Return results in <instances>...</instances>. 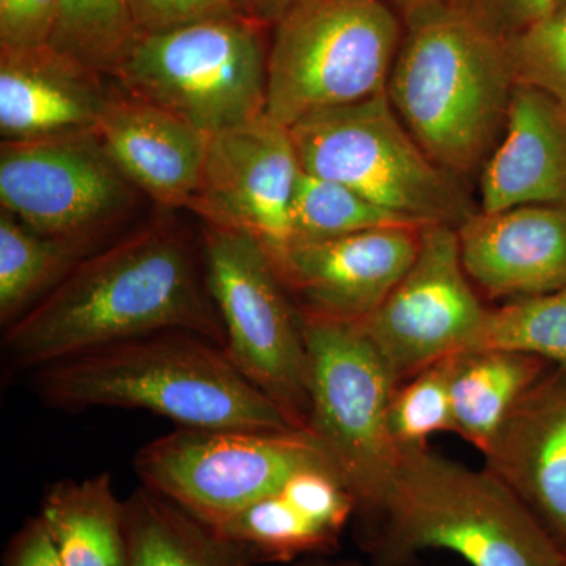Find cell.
<instances>
[{
	"instance_id": "1",
	"label": "cell",
	"mask_w": 566,
	"mask_h": 566,
	"mask_svg": "<svg viewBox=\"0 0 566 566\" xmlns=\"http://www.w3.org/2000/svg\"><path fill=\"white\" fill-rule=\"evenodd\" d=\"M3 331V367L31 374L77 354L164 331H186L226 348L202 249L169 219L93 252Z\"/></svg>"
},
{
	"instance_id": "2",
	"label": "cell",
	"mask_w": 566,
	"mask_h": 566,
	"mask_svg": "<svg viewBox=\"0 0 566 566\" xmlns=\"http://www.w3.org/2000/svg\"><path fill=\"white\" fill-rule=\"evenodd\" d=\"M43 405L65 412L142 409L191 430L283 431L290 417L222 346L186 331L140 335L32 371Z\"/></svg>"
},
{
	"instance_id": "3",
	"label": "cell",
	"mask_w": 566,
	"mask_h": 566,
	"mask_svg": "<svg viewBox=\"0 0 566 566\" xmlns=\"http://www.w3.org/2000/svg\"><path fill=\"white\" fill-rule=\"evenodd\" d=\"M406 18L387 96L424 153L464 181L504 136L516 87L509 44L450 0Z\"/></svg>"
},
{
	"instance_id": "4",
	"label": "cell",
	"mask_w": 566,
	"mask_h": 566,
	"mask_svg": "<svg viewBox=\"0 0 566 566\" xmlns=\"http://www.w3.org/2000/svg\"><path fill=\"white\" fill-rule=\"evenodd\" d=\"M356 523L374 566H412L430 549L471 566H557L565 556L497 476L428 446L401 452L381 504Z\"/></svg>"
},
{
	"instance_id": "5",
	"label": "cell",
	"mask_w": 566,
	"mask_h": 566,
	"mask_svg": "<svg viewBox=\"0 0 566 566\" xmlns=\"http://www.w3.org/2000/svg\"><path fill=\"white\" fill-rule=\"evenodd\" d=\"M274 28L266 115L286 128L387 92L401 28L385 0H304Z\"/></svg>"
},
{
	"instance_id": "6",
	"label": "cell",
	"mask_w": 566,
	"mask_h": 566,
	"mask_svg": "<svg viewBox=\"0 0 566 566\" xmlns=\"http://www.w3.org/2000/svg\"><path fill=\"white\" fill-rule=\"evenodd\" d=\"M301 167L420 226L460 229L480 208L464 181L424 153L386 93L318 112L290 128Z\"/></svg>"
},
{
	"instance_id": "7",
	"label": "cell",
	"mask_w": 566,
	"mask_h": 566,
	"mask_svg": "<svg viewBox=\"0 0 566 566\" xmlns=\"http://www.w3.org/2000/svg\"><path fill=\"white\" fill-rule=\"evenodd\" d=\"M308 354L307 430L356 501L354 520L381 504L401 452L387 428L398 381L357 323L301 314Z\"/></svg>"
},
{
	"instance_id": "8",
	"label": "cell",
	"mask_w": 566,
	"mask_h": 566,
	"mask_svg": "<svg viewBox=\"0 0 566 566\" xmlns=\"http://www.w3.org/2000/svg\"><path fill=\"white\" fill-rule=\"evenodd\" d=\"M112 77L207 136L226 132L266 114L262 25L238 17L140 33Z\"/></svg>"
},
{
	"instance_id": "9",
	"label": "cell",
	"mask_w": 566,
	"mask_h": 566,
	"mask_svg": "<svg viewBox=\"0 0 566 566\" xmlns=\"http://www.w3.org/2000/svg\"><path fill=\"white\" fill-rule=\"evenodd\" d=\"M208 292L237 370L297 428H307L308 354L300 308L251 234L205 223Z\"/></svg>"
},
{
	"instance_id": "10",
	"label": "cell",
	"mask_w": 566,
	"mask_h": 566,
	"mask_svg": "<svg viewBox=\"0 0 566 566\" xmlns=\"http://www.w3.org/2000/svg\"><path fill=\"white\" fill-rule=\"evenodd\" d=\"M133 465L142 486L164 495L210 527L221 526L275 493L304 469H335L307 428H177L142 447Z\"/></svg>"
},
{
	"instance_id": "11",
	"label": "cell",
	"mask_w": 566,
	"mask_h": 566,
	"mask_svg": "<svg viewBox=\"0 0 566 566\" xmlns=\"http://www.w3.org/2000/svg\"><path fill=\"white\" fill-rule=\"evenodd\" d=\"M139 193L95 129L0 147L2 210L35 232L104 241Z\"/></svg>"
},
{
	"instance_id": "12",
	"label": "cell",
	"mask_w": 566,
	"mask_h": 566,
	"mask_svg": "<svg viewBox=\"0 0 566 566\" xmlns=\"http://www.w3.org/2000/svg\"><path fill=\"white\" fill-rule=\"evenodd\" d=\"M488 314L465 274L457 229L427 226L408 273L357 324L401 385L430 365L480 348Z\"/></svg>"
},
{
	"instance_id": "13",
	"label": "cell",
	"mask_w": 566,
	"mask_h": 566,
	"mask_svg": "<svg viewBox=\"0 0 566 566\" xmlns=\"http://www.w3.org/2000/svg\"><path fill=\"white\" fill-rule=\"evenodd\" d=\"M301 172L290 128L260 115L208 136L202 182L189 210L208 226L251 234L277 255L293 240Z\"/></svg>"
},
{
	"instance_id": "14",
	"label": "cell",
	"mask_w": 566,
	"mask_h": 566,
	"mask_svg": "<svg viewBox=\"0 0 566 566\" xmlns=\"http://www.w3.org/2000/svg\"><path fill=\"white\" fill-rule=\"evenodd\" d=\"M424 227H386L323 240H292L271 256L301 314L360 323L416 262Z\"/></svg>"
},
{
	"instance_id": "15",
	"label": "cell",
	"mask_w": 566,
	"mask_h": 566,
	"mask_svg": "<svg viewBox=\"0 0 566 566\" xmlns=\"http://www.w3.org/2000/svg\"><path fill=\"white\" fill-rule=\"evenodd\" d=\"M483 457L566 554V364L528 387Z\"/></svg>"
},
{
	"instance_id": "16",
	"label": "cell",
	"mask_w": 566,
	"mask_h": 566,
	"mask_svg": "<svg viewBox=\"0 0 566 566\" xmlns=\"http://www.w3.org/2000/svg\"><path fill=\"white\" fill-rule=\"evenodd\" d=\"M457 232L465 274L493 300L566 285V205L479 210Z\"/></svg>"
},
{
	"instance_id": "17",
	"label": "cell",
	"mask_w": 566,
	"mask_h": 566,
	"mask_svg": "<svg viewBox=\"0 0 566 566\" xmlns=\"http://www.w3.org/2000/svg\"><path fill=\"white\" fill-rule=\"evenodd\" d=\"M354 515L356 501L340 474L308 468L211 528L243 547L253 564L290 565L334 553Z\"/></svg>"
},
{
	"instance_id": "18",
	"label": "cell",
	"mask_w": 566,
	"mask_h": 566,
	"mask_svg": "<svg viewBox=\"0 0 566 566\" xmlns=\"http://www.w3.org/2000/svg\"><path fill=\"white\" fill-rule=\"evenodd\" d=\"M129 181L164 208H189L202 182L208 136L172 112L112 92L95 126Z\"/></svg>"
},
{
	"instance_id": "19",
	"label": "cell",
	"mask_w": 566,
	"mask_h": 566,
	"mask_svg": "<svg viewBox=\"0 0 566 566\" xmlns=\"http://www.w3.org/2000/svg\"><path fill=\"white\" fill-rule=\"evenodd\" d=\"M103 77L51 44L0 51L2 142L93 132L112 95Z\"/></svg>"
},
{
	"instance_id": "20",
	"label": "cell",
	"mask_w": 566,
	"mask_h": 566,
	"mask_svg": "<svg viewBox=\"0 0 566 566\" xmlns=\"http://www.w3.org/2000/svg\"><path fill=\"white\" fill-rule=\"evenodd\" d=\"M566 205V109L516 84L504 136L480 172V210Z\"/></svg>"
},
{
	"instance_id": "21",
	"label": "cell",
	"mask_w": 566,
	"mask_h": 566,
	"mask_svg": "<svg viewBox=\"0 0 566 566\" xmlns=\"http://www.w3.org/2000/svg\"><path fill=\"white\" fill-rule=\"evenodd\" d=\"M547 360L502 348H476L450 359L455 433L485 455L510 412L547 368Z\"/></svg>"
},
{
	"instance_id": "22",
	"label": "cell",
	"mask_w": 566,
	"mask_h": 566,
	"mask_svg": "<svg viewBox=\"0 0 566 566\" xmlns=\"http://www.w3.org/2000/svg\"><path fill=\"white\" fill-rule=\"evenodd\" d=\"M63 566H128L125 501L109 472L48 488L40 515Z\"/></svg>"
},
{
	"instance_id": "23",
	"label": "cell",
	"mask_w": 566,
	"mask_h": 566,
	"mask_svg": "<svg viewBox=\"0 0 566 566\" xmlns=\"http://www.w3.org/2000/svg\"><path fill=\"white\" fill-rule=\"evenodd\" d=\"M128 566H252L243 547L140 486L125 501Z\"/></svg>"
},
{
	"instance_id": "24",
	"label": "cell",
	"mask_w": 566,
	"mask_h": 566,
	"mask_svg": "<svg viewBox=\"0 0 566 566\" xmlns=\"http://www.w3.org/2000/svg\"><path fill=\"white\" fill-rule=\"evenodd\" d=\"M104 241L51 237L0 214V324L3 329L52 292Z\"/></svg>"
},
{
	"instance_id": "25",
	"label": "cell",
	"mask_w": 566,
	"mask_h": 566,
	"mask_svg": "<svg viewBox=\"0 0 566 566\" xmlns=\"http://www.w3.org/2000/svg\"><path fill=\"white\" fill-rule=\"evenodd\" d=\"M139 36L129 0H59L50 44L112 77Z\"/></svg>"
},
{
	"instance_id": "26",
	"label": "cell",
	"mask_w": 566,
	"mask_h": 566,
	"mask_svg": "<svg viewBox=\"0 0 566 566\" xmlns=\"http://www.w3.org/2000/svg\"><path fill=\"white\" fill-rule=\"evenodd\" d=\"M401 226L423 227L342 182L301 172L293 200V240H323Z\"/></svg>"
},
{
	"instance_id": "27",
	"label": "cell",
	"mask_w": 566,
	"mask_h": 566,
	"mask_svg": "<svg viewBox=\"0 0 566 566\" xmlns=\"http://www.w3.org/2000/svg\"><path fill=\"white\" fill-rule=\"evenodd\" d=\"M480 348L512 349L566 364V285L490 308Z\"/></svg>"
},
{
	"instance_id": "28",
	"label": "cell",
	"mask_w": 566,
	"mask_h": 566,
	"mask_svg": "<svg viewBox=\"0 0 566 566\" xmlns=\"http://www.w3.org/2000/svg\"><path fill=\"white\" fill-rule=\"evenodd\" d=\"M452 357L430 365L395 389L387 409V428L400 452L427 447L433 434L455 433L450 398Z\"/></svg>"
},
{
	"instance_id": "29",
	"label": "cell",
	"mask_w": 566,
	"mask_h": 566,
	"mask_svg": "<svg viewBox=\"0 0 566 566\" xmlns=\"http://www.w3.org/2000/svg\"><path fill=\"white\" fill-rule=\"evenodd\" d=\"M506 44L516 84L545 92L566 109V3Z\"/></svg>"
},
{
	"instance_id": "30",
	"label": "cell",
	"mask_w": 566,
	"mask_h": 566,
	"mask_svg": "<svg viewBox=\"0 0 566 566\" xmlns=\"http://www.w3.org/2000/svg\"><path fill=\"white\" fill-rule=\"evenodd\" d=\"M140 33H158L196 22L240 17L237 0H129Z\"/></svg>"
},
{
	"instance_id": "31",
	"label": "cell",
	"mask_w": 566,
	"mask_h": 566,
	"mask_svg": "<svg viewBox=\"0 0 566 566\" xmlns=\"http://www.w3.org/2000/svg\"><path fill=\"white\" fill-rule=\"evenodd\" d=\"M57 18L59 0H13L0 10V51L46 46Z\"/></svg>"
},
{
	"instance_id": "32",
	"label": "cell",
	"mask_w": 566,
	"mask_h": 566,
	"mask_svg": "<svg viewBox=\"0 0 566 566\" xmlns=\"http://www.w3.org/2000/svg\"><path fill=\"white\" fill-rule=\"evenodd\" d=\"M485 28L509 40L553 13L557 0H450Z\"/></svg>"
},
{
	"instance_id": "33",
	"label": "cell",
	"mask_w": 566,
	"mask_h": 566,
	"mask_svg": "<svg viewBox=\"0 0 566 566\" xmlns=\"http://www.w3.org/2000/svg\"><path fill=\"white\" fill-rule=\"evenodd\" d=\"M3 566H63L57 547L40 516L25 521L3 554Z\"/></svg>"
},
{
	"instance_id": "34",
	"label": "cell",
	"mask_w": 566,
	"mask_h": 566,
	"mask_svg": "<svg viewBox=\"0 0 566 566\" xmlns=\"http://www.w3.org/2000/svg\"><path fill=\"white\" fill-rule=\"evenodd\" d=\"M304 0H237L238 11L244 20L259 25L277 24L294 7Z\"/></svg>"
},
{
	"instance_id": "35",
	"label": "cell",
	"mask_w": 566,
	"mask_h": 566,
	"mask_svg": "<svg viewBox=\"0 0 566 566\" xmlns=\"http://www.w3.org/2000/svg\"><path fill=\"white\" fill-rule=\"evenodd\" d=\"M387 2L400 7V9L405 11L406 17H409V14H415L417 13V11H422L431 9V7L441 6V3L449 2V0H387Z\"/></svg>"
},
{
	"instance_id": "36",
	"label": "cell",
	"mask_w": 566,
	"mask_h": 566,
	"mask_svg": "<svg viewBox=\"0 0 566 566\" xmlns=\"http://www.w3.org/2000/svg\"><path fill=\"white\" fill-rule=\"evenodd\" d=\"M283 566H365L356 560H334L326 556H315L303 558V560L293 562L290 565Z\"/></svg>"
},
{
	"instance_id": "37",
	"label": "cell",
	"mask_w": 566,
	"mask_h": 566,
	"mask_svg": "<svg viewBox=\"0 0 566 566\" xmlns=\"http://www.w3.org/2000/svg\"><path fill=\"white\" fill-rule=\"evenodd\" d=\"M557 566H566V554H565L564 558H562L560 564H558Z\"/></svg>"
},
{
	"instance_id": "38",
	"label": "cell",
	"mask_w": 566,
	"mask_h": 566,
	"mask_svg": "<svg viewBox=\"0 0 566 566\" xmlns=\"http://www.w3.org/2000/svg\"><path fill=\"white\" fill-rule=\"evenodd\" d=\"M564 3H566V0H557V7L564 6Z\"/></svg>"
}]
</instances>
